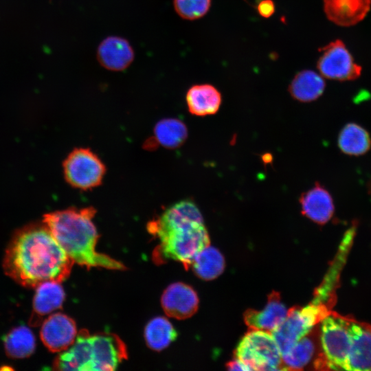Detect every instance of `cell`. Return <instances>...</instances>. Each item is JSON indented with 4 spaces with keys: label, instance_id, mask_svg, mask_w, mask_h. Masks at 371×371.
Listing matches in <instances>:
<instances>
[{
    "label": "cell",
    "instance_id": "6da1fadb",
    "mask_svg": "<svg viewBox=\"0 0 371 371\" xmlns=\"http://www.w3.org/2000/svg\"><path fill=\"white\" fill-rule=\"evenodd\" d=\"M74 264L42 221L27 225L14 234L5 250L3 268L18 284L34 288L47 281H64Z\"/></svg>",
    "mask_w": 371,
    "mask_h": 371
},
{
    "label": "cell",
    "instance_id": "7a4b0ae2",
    "mask_svg": "<svg viewBox=\"0 0 371 371\" xmlns=\"http://www.w3.org/2000/svg\"><path fill=\"white\" fill-rule=\"evenodd\" d=\"M148 232L159 240L154 260L181 262L188 269L195 257L210 244L203 216L190 200L180 201L148 223Z\"/></svg>",
    "mask_w": 371,
    "mask_h": 371
},
{
    "label": "cell",
    "instance_id": "3957f363",
    "mask_svg": "<svg viewBox=\"0 0 371 371\" xmlns=\"http://www.w3.org/2000/svg\"><path fill=\"white\" fill-rule=\"evenodd\" d=\"M95 213L92 206L69 207L45 214L43 221L74 263L87 268L126 269L122 263L96 251L99 235L93 221Z\"/></svg>",
    "mask_w": 371,
    "mask_h": 371
},
{
    "label": "cell",
    "instance_id": "277c9868",
    "mask_svg": "<svg viewBox=\"0 0 371 371\" xmlns=\"http://www.w3.org/2000/svg\"><path fill=\"white\" fill-rule=\"evenodd\" d=\"M127 358L125 344L115 334L87 330L78 333L74 343L56 357L57 370L109 371L115 370Z\"/></svg>",
    "mask_w": 371,
    "mask_h": 371
},
{
    "label": "cell",
    "instance_id": "5b68a950",
    "mask_svg": "<svg viewBox=\"0 0 371 371\" xmlns=\"http://www.w3.org/2000/svg\"><path fill=\"white\" fill-rule=\"evenodd\" d=\"M331 311L330 306L316 300L304 307L296 306L289 309L283 322L271 333L282 355L287 352Z\"/></svg>",
    "mask_w": 371,
    "mask_h": 371
},
{
    "label": "cell",
    "instance_id": "8992f818",
    "mask_svg": "<svg viewBox=\"0 0 371 371\" xmlns=\"http://www.w3.org/2000/svg\"><path fill=\"white\" fill-rule=\"evenodd\" d=\"M235 358L250 370H282V353L271 333L249 329L235 350Z\"/></svg>",
    "mask_w": 371,
    "mask_h": 371
},
{
    "label": "cell",
    "instance_id": "52a82bcc",
    "mask_svg": "<svg viewBox=\"0 0 371 371\" xmlns=\"http://www.w3.org/2000/svg\"><path fill=\"white\" fill-rule=\"evenodd\" d=\"M66 182L71 187L87 191L99 186L106 173L100 158L89 148H76L63 163Z\"/></svg>",
    "mask_w": 371,
    "mask_h": 371
},
{
    "label": "cell",
    "instance_id": "ba28073f",
    "mask_svg": "<svg viewBox=\"0 0 371 371\" xmlns=\"http://www.w3.org/2000/svg\"><path fill=\"white\" fill-rule=\"evenodd\" d=\"M317 67L328 79L345 81L357 78L361 67L357 64L341 40L333 41L319 49Z\"/></svg>",
    "mask_w": 371,
    "mask_h": 371
},
{
    "label": "cell",
    "instance_id": "9c48e42d",
    "mask_svg": "<svg viewBox=\"0 0 371 371\" xmlns=\"http://www.w3.org/2000/svg\"><path fill=\"white\" fill-rule=\"evenodd\" d=\"M345 353V370L371 371L370 324L348 316Z\"/></svg>",
    "mask_w": 371,
    "mask_h": 371
},
{
    "label": "cell",
    "instance_id": "30bf717a",
    "mask_svg": "<svg viewBox=\"0 0 371 371\" xmlns=\"http://www.w3.org/2000/svg\"><path fill=\"white\" fill-rule=\"evenodd\" d=\"M41 324V339L43 344L54 352L67 349L78 334L74 320L61 313L49 315Z\"/></svg>",
    "mask_w": 371,
    "mask_h": 371
},
{
    "label": "cell",
    "instance_id": "8fae6325",
    "mask_svg": "<svg viewBox=\"0 0 371 371\" xmlns=\"http://www.w3.org/2000/svg\"><path fill=\"white\" fill-rule=\"evenodd\" d=\"M161 303L167 315L177 319H185L196 312L199 297L190 286L183 282H175L165 289Z\"/></svg>",
    "mask_w": 371,
    "mask_h": 371
},
{
    "label": "cell",
    "instance_id": "7c38bea8",
    "mask_svg": "<svg viewBox=\"0 0 371 371\" xmlns=\"http://www.w3.org/2000/svg\"><path fill=\"white\" fill-rule=\"evenodd\" d=\"M96 58L106 69L122 71L126 69L135 58V52L128 40L118 36H109L99 44Z\"/></svg>",
    "mask_w": 371,
    "mask_h": 371
},
{
    "label": "cell",
    "instance_id": "4fadbf2b",
    "mask_svg": "<svg viewBox=\"0 0 371 371\" xmlns=\"http://www.w3.org/2000/svg\"><path fill=\"white\" fill-rule=\"evenodd\" d=\"M287 313L288 309L282 302L280 293L273 291L268 295L267 303L262 310L247 309L243 318L249 329L271 333L283 322Z\"/></svg>",
    "mask_w": 371,
    "mask_h": 371
},
{
    "label": "cell",
    "instance_id": "5bb4252c",
    "mask_svg": "<svg viewBox=\"0 0 371 371\" xmlns=\"http://www.w3.org/2000/svg\"><path fill=\"white\" fill-rule=\"evenodd\" d=\"M299 202L302 214L319 225H324L332 218L335 207L328 191L319 183L303 192Z\"/></svg>",
    "mask_w": 371,
    "mask_h": 371
},
{
    "label": "cell",
    "instance_id": "9a60e30c",
    "mask_svg": "<svg viewBox=\"0 0 371 371\" xmlns=\"http://www.w3.org/2000/svg\"><path fill=\"white\" fill-rule=\"evenodd\" d=\"M60 282L47 281L36 287L33 300V310L30 318V325H41L47 316L61 308L65 293Z\"/></svg>",
    "mask_w": 371,
    "mask_h": 371
},
{
    "label": "cell",
    "instance_id": "2e32d148",
    "mask_svg": "<svg viewBox=\"0 0 371 371\" xmlns=\"http://www.w3.org/2000/svg\"><path fill=\"white\" fill-rule=\"evenodd\" d=\"M327 18L333 23L348 27L362 21L368 13L371 0H323Z\"/></svg>",
    "mask_w": 371,
    "mask_h": 371
},
{
    "label": "cell",
    "instance_id": "e0dca14e",
    "mask_svg": "<svg viewBox=\"0 0 371 371\" xmlns=\"http://www.w3.org/2000/svg\"><path fill=\"white\" fill-rule=\"evenodd\" d=\"M187 137L188 128L184 122L177 118H164L157 122L153 135L146 141L144 147L152 150L159 146L175 149L183 145Z\"/></svg>",
    "mask_w": 371,
    "mask_h": 371
},
{
    "label": "cell",
    "instance_id": "ac0fdd59",
    "mask_svg": "<svg viewBox=\"0 0 371 371\" xmlns=\"http://www.w3.org/2000/svg\"><path fill=\"white\" fill-rule=\"evenodd\" d=\"M319 329L314 328L282 355V370H302L319 350Z\"/></svg>",
    "mask_w": 371,
    "mask_h": 371
},
{
    "label": "cell",
    "instance_id": "d6986e66",
    "mask_svg": "<svg viewBox=\"0 0 371 371\" xmlns=\"http://www.w3.org/2000/svg\"><path fill=\"white\" fill-rule=\"evenodd\" d=\"M189 112L196 116L215 114L219 109L222 96L219 91L210 84L192 86L186 95Z\"/></svg>",
    "mask_w": 371,
    "mask_h": 371
},
{
    "label": "cell",
    "instance_id": "ffe728a7",
    "mask_svg": "<svg viewBox=\"0 0 371 371\" xmlns=\"http://www.w3.org/2000/svg\"><path fill=\"white\" fill-rule=\"evenodd\" d=\"M325 87L322 75L311 69H304L295 75L289 86V92L297 101L310 102L322 95Z\"/></svg>",
    "mask_w": 371,
    "mask_h": 371
},
{
    "label": "cell",
    "instance_id": "44dd1931",
    "mask_svg": "<svg viewBox=\"0 0 371 371\" xmlns=\"http://www.w3.org/2000/svg\"><path fill=\"white\" fill-rule=\"evenodd\" d=\"M340 150L349 155H361L371 147V138L366 130L358 124L349 123L340 131L338 137Z\"/></svg>",
    "mask_w": 371,
    "mask_h": 371
},
{
    "label": "cell",
    "instance_id": "7402d4cb",
    "mask_svg": "<svg viewBox=\"0 0 371 371\" xmlns=\"http://www.w3.org/2000/svg\"><path fill=\"white\" fill-rule=\"evenodd\" d=\"M190 267L199 278L212 280L223 273L225 260L217 249L209 245L198 254Z\"/></svg>",
    "mask_w": 371,
    "mask_h": 371
},
{
    "label": "cell",
    "instance_id": "603a6c76",
    "mask_svg": "<svg viewBox=\"0 0 371 371\" xmlns=\"http://www.w3.org/2000/svg\"><path fill=\"white\" fill-rule=\"evenodd\" d=\"M177 335L172 324L164 317L153 318L144 329V338L148 346L157 351L166 348L176 339Z\"/></svg>",
    "mask_w": 371,
    "mask_h": 371
},
{
    "label": "cell",
    "instance_id": "cb8c5ba5",
    "mask_svg": "<svg viewBox=\"0 0 371 371\" xmlns=\"http://www.w3.org/2000/svg\"><path fill=\"white\" fill-rule=\"evenodd\" d=\"M4 347L8 356L21 359L30 356L35 350V337L25 326L12 329L4 337Z\"/></svg>",
    "mask_w": 371,
    "mask_h": 371
},
{
    "label": "cell",
    "instance_id": "d4e9b609",
    "mask_svg": "<svg viewBox=\"0 0 371 371\" xmlns=\"http://www.w3.org/2000/svg\"><path fill=\"white\" fill-rule=\"evenodd\" d=\"M212 0H173L176 13L182 19L196 20L204 16L209 11Z\"/></svg>",
    "mask_w": 371,
    "mask_h": 371
},
{
    "label": "cell",
    "instance_id": "484cf974",
    "mask_svg": "<svg viewBox=\"0 0 371 371\" xmlns=\"http://www.w3.org/2000/svg\"><path fill=\"white\" fill-rule=\"evenodd\" d=\"M256 9L261 16L269 18L275 12V4L272 0H262L257 5Z\"/></svg>",
    "mask_w": 371,
    "mask_h": 371
},
{
    "label": "cell",
    "instance_id": "4316f807",
    "mask_svg": "<svg viewBox=\"0 0 371 371\" xmlns=\"http://www.w3.org/2000/svg\"><path fill=\"white\" fill-rule=\"evenodd\" d=\"M229 370H250V369L241 361L235 358L226 365Z\"/></svg>",
    "mask_w": 371,
    "mask_h": 371
},
{
    "label": "cell",
    "instance_id": "83f0119b",
    "mask_svg": "<svg viewBox=\"0 0 371 371\" xmlns=\"http://www.w3.org/2000/svg\"><path fill=\"white\" fill-rule=\"evenodd\" d=\"M369 192L371 194V181H370V183L369 184Z\"/></svg>",
    "mask_w": 371,
    "mask_h": 371
}]
</instances>
